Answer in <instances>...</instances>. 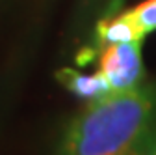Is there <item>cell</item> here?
I'll return each instance as SVG.
<instances>
[{
	"mask_svg": "<svg viewBox=\"0 0 156 155\" xmlns=\"http://www.w3.org/2000/svg\"><path fill=\"white\" fill-rule=\"evenodd\" d=\"M156 144V82L112 92L67 123L56 155H134Z\"/></svg>",
	"mask_w": 156,
	"mask_h": 155,
	"instance_id": "6da1fadb",
	"label": "cell"
},
{
	"mask_svg": "<svg viewBox=\"0 0 156 155\" xmlns=\"http://www.w3.org/2000/svg\"><path fill=\"white\" fill-rule=\"evenodd\" d=\"M143 40L110 43L99 49V71L106 77L113 92L132 90L145 82V66L141 58Z\"/></svg>",
	"mask_w": 156,
	"mask_h": 155,
	"instance_id": "7a4b0ae2",
	"label": "cell"
},
{
	"mask_svg": "<svg viewBox=\"0 0 156 155\" xmlns=\"http://www.w3.org/2000/svg\"><path fill=\"white\" fill-rule=\"evenodd\" d=\"M56 81L60 82L67 92H71L74 97L84 101H95L104 95L112 93V86L106 81V77L97 73H82L73 67H62L56 71Z\"/></svg>",
	"mask_w": 156,
	"mask_h": 155,
	"instance_id": "3957f363",
	"label": "cell"
},
{
	"mask_svg": "<svg viewBox=\"0 0 156 155\" xmlns=\"http://www.w3.org/2000/svg\"><path fill=\"white\" fill-rule=\"evenodd\" d=\"M121 13L136 26L143 37L156 30V0H143L132 8L121 9Z\"/></svg>",
	"mask_w": 156,
	"mask_h": 155,
	"instance_id": "277c9868",
	"label": "cell"
},
{
	"mask_svg": "<svg viewBox=\"0 0 156 155\" xmlns=\"http://www.w3.org/2000/svg\"><path fill=\"white\" fill-rule=\"evenodd\" d=\"M104 6H106V0H76V8H74L76 9V15H74L76 25H86Z\"/></svg>",
	"mask_w": 156,
	"mask_h": 155,
	"instance_id": "5b68a950",
	"label": "cell"
},
{
	"mask_svg": "<svg viewBox=\"0 0 156 155\" xmlns=\"http://www.w3.org/2000/svg\"><path fill=\"white\" fill-rule=\"evenodd\" d=\"M134 155H156V144H151V146H147L140 151H136Z\"/></svg>",
	"mask_w": 156,
	"mask_h": 155,
	"instance_id": "8992f818",
	"label": "cell"
}]
</instances>
